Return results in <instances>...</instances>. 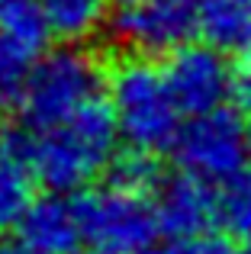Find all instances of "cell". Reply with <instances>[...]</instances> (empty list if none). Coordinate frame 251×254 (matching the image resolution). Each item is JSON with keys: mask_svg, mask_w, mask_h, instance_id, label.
I'll return each instance as SVG.
<instances>
[{"mask_svg": "<svg viewBox=\"0 0 251 254\" xmlns=\"http://www.w3.org/2000/svg\"><path fill=\"white\" fill-rule=\"evenodd\" d=\"M216 225L226 235H251V164L216 184Z\"/></svg>", "mask_w": 251, "mask_h": 254, "instance_id": "14", "label": "cell"}, {"mask_svg": "<svg viewBox=\"0 0 251 254\" xmlns=\"http://www.w3.org/2000/svg\"><path fill=\"white\" fill-rule=\"evenodd\" d=\"M49 19L39 0H0V97L16 103L39 58L49 52Z\"/></svg>", "mask_w": 251, "mask_h": 254, "instance_id": "8", "label": "cell"}, {"mask_svg": "<svg viewBox=\"0 0 251 254\" xmlns=\"http://www.w3.org/2000/svg\"><path fill=\"white\" fill-rule=\"evenodd\" d=\"M84 229V248L90 254H145L155 248L161 222L155 209V193L135 190V187L107 184L87 187L77 193Z\"/></svg>", "mask_w": 251, "mask_h": 254, "instance_id": "4", "label": "cell"}, {"mask_svg": "<svg viewBox=\"0 0 251 254\" xmlns=\"http://www.w3.org/2000/svg\"><path fill=\"white\" fill-rule=\"evenodd\" d=\"M19 138L29 151L39 184L62 193H81L100 177H107L123 142L107 97L94 100L52 126L23 129Z\"/></svg>", "mask_w": 251, "mask_h": 254, "instance_id": "1", "label": "cell"}, {"mask_svg": "<svg viewBox=\"0 0 251 254\" xmlns=\"http://www.w3.org/2000/svg\"><path fill=\"white\" fill-rule=\"evenodd\" d=\"M120 3H132V0H120Z\"/></svg>", "mask_w": 251, "mask_h": 254, "instance_id": "21", "label": "cell"}, {"mask_svg": "<svg viewBox=\"0 0 251 254\" xmlns=\"http://www.w3.org/2000/svg\"><path fill=\"white\" fill-rule=\"evenodd\" d=\"M16 235L39 254H74L84 245L77 196L62 190H52L49 196H36L26 216L19 219Z\"/></svg>", "mask_w": 251, "mask_h": 254, "instance_id": "10", "label": "cell"}, {"mask_svg": "<svg viewBox=\"0 0 251 254\" xmlns=\"http://www.w3.org/2000/svg\"><path fill=\"white\" fill-rule=\"evenodd\" d=\"M100 97H107L103 64L84 45L62 42L39 58L16 103L23 113V129H42Z\"/></svg>", "mask_w": 251, "mask_h": 254, "instance_id": "3", "label": "cell"}, {"mask_svg": "<svg viewBox=\"0 0 251 254\" xmlns=\"http://www.w3.org/2000/svg\"><path fill=\"white\" fill-rule=\"evenodd\" d=\"M155 209L161 232L168 238L206 232L216 225V184L181 168L177 174H168L158 180Z\"/></svg>", "mask_w": 251, "mask_h": 254, "instance_id": "9", "label": "cell"}, {"mask_svg": "<svg viewBox=\"0 0 251 254\" xmlns=\"http://www.w3.org/2000/svg\"><path fill=\"white\" fill-rule=\"evenodd\" d=\"M242 110H209L187 116L174 142V158L184 171L196 177L219 184L232 177L251 161V142H248V123L239 116Z\"/></svg>", "mask_w": 251, "mask_h": 254, "instance_id": "5", "label": "cell"}, {"mask_svg": "<svg viewBox=\"0 0 251 254\" xmlns=\"http://www.w3.org/2000/svg\"><path fill=\"white\" fill-rule=\"evenodd\" d=\"M49 19V29L58 42L87 45L113 19V0H39Z\"/></svg>", "mask_w": 251, "mask_h": 254, "instance_id": "13", "label": "cell"}, {"mask_svg": "<svg viewBox=\"0 0 251 254\" xmlns=\"http://www.w3.org/2000/svg\"><path fill=\"white\" fill-rule=\"evenodd\" d=\"M113 42L135 55H168L196 36L193 0H132L110 19Z\"/></svg>", "mask_w": 251, "mask_h": 254, "instance_id": "6", "label": "cell"}, {"mask_svg": "<svg viewBox=\"0 0 251 254\" xmlns=\"http://www.w3.org/2000/svg\"><path fill=\"white\" fill-rule=\"evenodd\" d=\"M107 100L129 148L151 155L174 148L187 113L171 90L164 64H158L151 55L129 52L123 62H116L113 71H107Z\"/></svg>", "mask_w": 251, "mask_h": 254, "instance_id": "2", "label": "cell"}, {"mask_svg": "<svg viewBox=\"0 0 251 254\" xmlns=\"http://www.w3.org/2000/svg\"><path fill=\"white\" fill-rule=\"evenodd\" d=\"M248 142H251V119H248Z\"/></svg>", "mask_w": 251, "mask_h": 254, "instance_id": "20", "label": "cell"}, {"mask_svg": "<svg viewBox=\"0 0 251 254\" xmlns=\"http://www.w3.org/2000/svg\"><path fill=\"white\" fill-rule=\"evenodd\" d=\"M235 110L248 113L251 116V49L239 52L232 62V97Z\"/></svg>", "mask_w": 251, "mask_h": 254, "instance_id": "15", "label": "cell"}, {"mask_svg": "<svg viewBox=\"0 0 251 254\" xmlns=\"http://www.w3.org/2000/svg\"><path fill=\"white\" fill-rule=\"evenodd\" d=\"M145 254H177V251H174V245L168 242V245H161V248H158V245H155V248H148Z\"/></svg>", "mask_w": 251, "mask_h": 254, "instance_id": "17", "label": "cell"}, {"mask_svg": "<svg viewBox=\"0 0 251 254\" xmlns=\"http://www.w3.org/2000/svg\"><path fill=\"white\" fill-rule=\"evenodd\" d=\"M226 55L229 52L209 45L206 39L203 42L190 39L174 52H168L164 74L187 116L219 110L232 97V62Z\"/></svg>", "mask_w": 251, "mask_h": 254, "instance_id": "7", "label": "cell"}, {"mask_svg": "<svg viewBox=\"0 0 251 254\" xmlns=\"http://www.w3.org/2000/svg\"><path fill=\"white\" fill-rule=\"evenodd\" d=\"M0 254H39V251H32L29 245H23L16 238V245H6V248H0Z\"/></svg>", "mask_w": 251, "mask_h": 254, "instance_id": "16", "label": "cell"}, {"mask_svg": "<svg viewBox=\"0 0 251 254\" xmlns=\"http://www.w3.org/2000/svg\"><path fill=\"white\" fill-rule=\"evenodd\" d=\"M239 254H251V235L242 242V248H239Z\"/></svg>", "mask_w": 251, "mask_h": 254, "instance_id": "18", "label": "cell"}, {"mask_svg": "<svg viewBox=\"0 0 251 254\" xmlns=\"http://www.w3.org/2000/svg\"><path fill=\"white\" fill-rule=\"evenodd\" d=\"M36 184L39 174L32 168L19 132L0 138V232H16L19 219L36 199Z\"/></svg>", "mask_w": 251, "mask_h": 254, "instance_id": "11", "label": "cell"}, {"mask_svg": "<svg viewBox=\"0 0 251 254\" xmlns=\"http://www.w3.org/2000/svg\"><path fill=\"white\" fill-rule=\"evenodd\" d=\"M3 103H6V100H3V97H0V123H3Z\"/></svg>", "mask_w": 251, "mask_h": 254, "instance_id": "19", "label": "cell"}, {"mask_svg": "<svg viewBox=\"0 0 251 254\" xmlns=\"http://www.w3.org/2000/svg\"><path fill=\"white\" fill-rule=\"evenodd\" d=\"M196 36L222 52L251 49V0H193Z\"/></svg>", "mask_w": 251, "mask_h": 254, "instance_id": "12", "label": "cell"}]
</instances>
